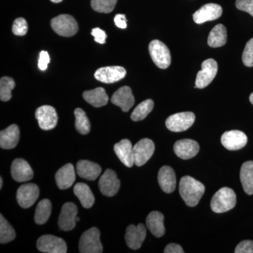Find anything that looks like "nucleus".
Masks as SVG:
<instances>
[{
    "label": "nucleus",
    "mask_w": 253,
    "mask_h": 253,
    "mask_svg": "<svg viewBox=\"0 0 253 253\" xmlns=\"http://www.w3.org/2000/svg\"><path fill=\"white\" fill-rule=\"evenodd\" d=\"M205 190L206 187L201 181L190 176H183L179 182V194L189 207H195L199 204Z\"/></svg>",
    "instance_id": "obj_1"
},
{
    "label": "nucleus",
    "mask_w": 253,
    "mask_h": 253,
    "mask_svg": "<svg viewBox=\"0 0 253 253\" xmlns=\"http://www.w3.org/2000/svg\"><path fill=\"white\" fill-rule=\"evenodd\" d=\"M236 204V196L234 190L223 187L213 196L211 207L214 212L223 213L232 210Z\"/></svg>",
    "instance_id": "obj_2"
},
{
    "label": "nucleus",
    "mask_w": 253,
    "mask_h": 253,
    "mask_svg": "<svg viewBox=\"0 0 253 253\" xmlns=\"http://www.w3.org/2000/svg\"><path fill=\"white\" fill-rule=\"evenodd\" d=\"M79 251L81 253H101L103 246L100 241V232L96 227L84 231L79 242Z\"/></svg>",
    "instance_id": "obj_3"
},
{
    "label": "nucleus",
    "mask_w": 253,
    "mask_h": 253,
    "mask_svg": "<svg viewBox=\"0 0 253 253\" xmlns=\"http://www.w3.org/2000/svg\"><path fill=\"white\" fill-rule=\"evenodd\" d=\"M51 26L56 34L66 38L75 36L78 31L76 19L68 14H61L52 18Z\"/></svg>",
    "instance_id": "obj_4"
},
{
    "label": "nucleus",
    "mask_w": 253,
    "mask_h": 253,
    "mask_svg": "<svg viewBox=\"0 0 253 253\" xmlns=\"http://www.w3.org/2000/svg\"><path fill=\"white\" fill-rule=\"evenodd\" d=\"M149 54L155 64L161 69H166L171 64V54L169 49L163 42L154 40L150 42Z\"/></svg>",
    "instance_id": "obj_5"
},
{
    "label": "nucleus",
    "mask_w": 253,
    "mask_h": 253,
    "mask_svg": "<svg viewBox=\"0 0 253 253\" xmlns=\"http://www.w3.org/2000/svg\"><path fill=\"white\" fill-rule=\"evenodd\" d=\"M196 116L192 112L175 113L166 120V126L169 130L174 132H181L187 130L193 126Z\"/></svg>",
    "instance_id": "obj_6"
},
{
    "label": "nucleus",
    "mask_w": 253,
    "mask_h": 253,
    "mask_svg": "<svg viewBox=\"0 0 253 253\" xmlns=\"http://www.w3.org/2000/svg\"><path fill=\"white\" fill-rule=\"evenodd\" d=\"M38 251L46 253H66L67 246L61 238L52 235H43L37 241Z\"/></svg>",
    "instance_id": "obj_7"
},
{
    "label": "nucleus",
    "mask_w": 253,
    "mask_h": 253,
    "mask_svg": "<svg viewBox=\"0 0 253 253\" xmlns=\"http://www.w3.org/2000/svg\"><path fill=\"white\" fill-rule=\"evenodd\" d=\"M202 70L198 73L196 79V88L204 89L209 85L214 78H215L218 71L217 61L212 59L206 60L201 65Z\"/></svg>",
    "instance_id": "obj_8"
},
{
    "label": "nucleus",
    "mask_w": 253,
    "mask_h": 253,
    "mask_svg": "<svg viewBox=\"0 0 253 253\" xmlns=\"http://www.w3.org/2000/svg\"><path fill=\"white\" fill-rule=\"evenodd\" d=\"M154 151V143L151 139L145 138L138 141L133 147L134 165L138 167L144 166L152 157Z\"/></svg>",
    "instance_id": "obj_9"
},
{
    "label": "nucleus",
    "mask_w": 253,
    "mask_h": 253,
    "mask_svg": "<svg viewBox=\"0 0 253 253\" xmlns=\"http://www.w3.org/2000/svg\"><path fill=\"white\" fill-rule=\"evenodd\" d=\"M36 118L43 130H51L57 125V113L54 107L48 105L42 106L36 110Z\"/></svg>",
    "instance_id": "obj_10"
},
{
    "label": "nucleus",
    "mask_w": 253,
    "mask_h": 253,
    "mask_svg": "<svg viewBox=\"0 0 253 253\" xmlns=\"http://www.w3.org/2000/svg\"><path fill=\"white\" fill-rule=\"evenodd\" d=\"M40 190L35 184H25L18 188L16 193V200L21 208L31 207L39 197Z\"/></svg>",
    "instance_id": "obj_11"
},
{
    "label": "nucleus",
    "mask_w": 253,
    "mask_h": 253,
    "mask_svg": "<svg viewBox=\"0 0 253 253\" xmlns=\"http://www.w3.org/2000/svg\"><path fill=\"white\" fill-rule=\"evenodd\" d=\"M121 181L117 174L112 169H106L104 174L100 177L99 188L101 194L108 197L115 196L120 189Z\"/></svg>",
    "instance_id": "obj_12"
},
{
    "label": "nucleus",
    "mask_w": 253,
    "mask_h": 253,
    "mask_svg": "<svg viewBox=\"0 0 253 253\" xmlns=\"http://www.w3.org/2000/svg\"><path fill=\"white\" fill-rule=\"evenodd\" d=\"M78 208L73 203H66L61 208L58 224L62 231H69L76 226Z\"/></svg>",
    "instance_id": "obj_13"
},
{
    "label": "nucleus",
    "mask_w": 253,
    "mask_h": 253,
    "mask_svg": "<svg viewBox=\"0 0 253 253\" xmlns=\"http://www.w3.org/2000/svg\"><path fill=\"white\" fill-rule=\"evenodd\" d=\"M126 70L122 66H107L100 68L94 73V78L101 83L111 84L126 77Z\"/></svg>",
    "instance_id": "obj_14"
},
{
    "label": "nucleus",
    "mask_w": 253,
    "mask_h": 253,
    "mask_svg": "<svg viewBox=\"0 0 253 253\" xmlns=\"http://www.w3.org/2000/svg\"><path fill=\"white\" fill-rule=\"evenodd\" d=\"M221 142L226 149L229 151H237L246 146L248 142V137L241 131H228L221 136Z\"/></svg>",
    "instance_id": "obj_15"
},
{
    "label": "nucleus",
    "mask_w": 253,
    "mask_h": 253,
    "mask_svg": "<svg viewBox=\"0 0 253 253\" xmlns=\"http://www.w3.org/2000/svg\"><path fill=\"white\" fill-rule=\"evenodd\" d=\"M223 10L220 5L210 3L205 4L200 8L193 15L194 22L197 24L207 22V21H214L217 19L222 14Z\"/></svg>",
    "instance_id": "obj_16"
},
{
    "label": "nucleus",
    "mask_w": 253,
    "mask_h": 253,
    "mask_svg": "<svg viewBox=\"0 0 253 253\" xmlns=\"http://www.w3.org/2000/svg\"><path fill=\"white\" fill-rule=\"evenodd\" d=\"M146 236V229L144 224L137 226L129 225L126 228V244L129 249L138 250L140 249Z\"/></svg>",
    "instance_id": "obj_17"
},
{
    "label": "nucleus",
    "mask_w": 253,
    "mask_h": 253,
    "mask_svg": "<svg viewBox=\"0 0 253 253\" xmlns=\"http://www.w3.org/2000/svg\"><path fill=\"white\" fill-rule=\"evenodd\" d=\"M112 104L119 106L123 112H128L134 104V96L131 88L128 86H122L113 94L111 99Z\"/></svg>",
    "instance_id": "obj_18"
},
{
    "label": "nucleus",
    "mask_w": 253,
    "mask_h": 253,
    "mask_svg": "<svg viewBox=\"0 0 253 253\" xmlns=\"http://www.w3.org/2000/svg\"><path fill=\"white\" fill-rule=\"evenodd\" d=\"M11 174L13 179L18 182H26L33 177V171L29 163L21 158L13 161L11 167Z\"/></svg>",
    "instance_id": "obj_19"
},
{
    "label": "nucleus",
    "mask_w": 253,
    "mask_h": 253,
    "mask_svg": "<svg viewBox=\"0 0 253 253\" xmlns=\"http://www.w3.org/2000/svg\"><path fill=\"white\" fill-rule=\"evenodd\" d=\"M199 144L192 139H181L174 145V151L181 159L189 160L195 157L199 153Z\"/></svg>",
    "instance_id": "obj_20"
},
{
    "label": "nucleus",
    "mask_w": 253,
    "mask_h": 253,
    "mask_svg": "<svg viewBox=\"0 0 253 253\" xmlns=\"http://www.w3.org/2000/svg\"><path fill=\"white\" fill-rule=\"evenodd\" d=\"M158 179L159 185L164 192L170 194L175 190L176 174L174 169L169 166H163L160 169Z\"/></svg>",
    "instance_id": "obj_21"
},
{
    "label": "nucleus",
    "mask_w": 253,
    "mask_h": 253,
    "mask_svg": "<svg viewBox=\"0 0 253 253\" xmlns=\"http://www.w3.org/2000/svg\"><path fill=\"white\" fill-rule=\"evenodd\" d=\"M55 180L60 189H67L73 185L76 180V170L71 163L60 168L55 175Z\"/></svg>",
    "instance_id": "obj_22"
},
{
    "label": "nucleus",
    "mask_w": 253,
    "mask_h": 253,
    "mask_svg": "<svg viewBox=\"0 0 253 253\" xmlns=\"http://www.w3.org/2000/svg\"><path fill=\"white\" fill-rule=\"evenodd\" d=\"M114 151L120 161L126 167L131 168L134 166V153L130 141L128 139H123L115 144Z\"/></svg>",
    "instance_id": "obj_23"
},
{
    "label": "nucleus",
    "mask_w": 253,
    "mask_h": 253,
    "mask_svg": "<svg viewBox=\"0 0 253 253\" xmlns=\"http://www.w3.org/2000/svg\"><path fill=\"white\" fill-rule=\"evenodd\" d=\"M19 139V128L16 125H11L0 132V147L3 149H14Z\"/></svg>",
    "instance_id": "obj_24"
},
{
    "label": "nucleus",
    "mask_w": 253,
    "mask_h": 253,
    "mask_svg": "<svg viewBox=\"0 0 253 253\" xmlns=\"http://www.w3.org/2000/svg\"><path fill=\"white\" fill-rule=\"evenodd\" d=\"M76 171L78 175L86 180L94 181L101 174V168L96 163L85 160L78 161Z\"/></svg>",
    "instance_id": "obj_25"
},
{
    "label": "nucleus",
    "mask_w": 253,
    "mask_h": 253,
    "mask_svg": "<svg viewBox=\"0 0 253 253\" xmlns=\"http://www.w3.org/2000/svg\"><path fill=\"white\" fill-rule=\"evenodd\" d=\"M146 226L151 234L157 238L162 237L166 233L164 216L158 211H153L146 218Z\"/></svg>",
    "instance_id": "obj_26"
},
{
    "label": "nucleus",
    "mask_w": 253,
    "mask_h": 253,
    "mask_svg": "<svg viewBox=\"0 0 253 253\" xmlns=\"http://www.w3.org/2000/svg\"><path fill=\"white\" fill-rule=\"evenodd\" d=\"M83 98L86 102L96 108L102 107L109 102V96L102 87L84 91L83 93Z\"/></svg>",
    "instance_id": "obj_27"
},
{
    "label": "nucleus",
    "mask_w": 253,
    "mask_h": 253,
    "mask_svg": "<svg viewBox=\"0 0 253 253\" xmlns=\"http://www.w3.org/2000/svg\"><path fill=\"white\" fill-rule=\"evenodd\" d=\"M240 179L243 189L248 195L253 194V161H247L242 165Z\"/></svg>",
    "instance_id": "obj_28"
},
{
    "label": "nucleus",
    "mask_w": 253,
    "mask_h": 253,
    "mask_svg": "<svg viewBox=\"0 0 253 253\" xmlns=\"http://www.w3.org/2000/svg\"><path fill=\"white\" fill-rule=\"evenodd\" d=\"M74 194L84 208H90L94 204V196L89 186L84 183H78L74 186Z\"/></svg>",
    "instance_id": "obj_29"
},
{
    "label": "nucleus",
    "mask_w": 253,
    "mask_h": 253,
    "mask_svg": "<svg viewBox=\"0 0 253 253\" xmlns=\"http://www.w3.org/2000/svg\"><path fill=\"white\" fill-rule=\"evenodd\" d=\"M227 41V33L225 26L217 24L212 28L208 38V45L217 48L224 46Z\"/></svg>",
    "instance_id": "obj_30"
},
{
    "label": "nucleus",
    "mask_w": 253,
    "mask_h": 253,
    "mask_svg": "<svg viewBox=\"0 0 253 253\" xmlns=\"http://www.w3.org/2000/svg\"><path fill=\"white\" fill-rule=\"evenodd\" d=\"M51 212V204L49 200L44 199L40 201L37 206L36 214H35V221L36 224H45L49 219Z\"/></svg>",
    "instance_id": "obj_31"
},
{
    "label": "nucleus",
    "mask_w": 253,
    "mask_h": 253,
    "mask_svg": "<svg viewBox=\"0 0 253 253\" xmlns=\"http://www.w3.org/2000/svg\"><path fill=\"white\" fill-rule=\"evenodd\" d=\"M154 107L153 100L147 99L140 103L134 110L131 115V119L133 121H141L147 117L148 115L152 111Z\"/></svg>",
    "instance_id": "obj_32"
},
{
    "label": "nucleus",
    "mask_w": 253,
    "mask_h": 253,
    "mask_svg": "<svg viewBox=\"0 0 253 253\" xmlns=\"http://www.w3.org/2000/svg\"><path fill=\"white\" fill-rule=\"evenodd\" d=\"M76 116V128L80 134L85 135L90 131V123L86 116L85 112L83 109L78 108L75 110Z\"/></svg>",
    "instance_id": "obj_33"
},
{
    "label": "nucleus",
    "mask_w": 253,
    "mask_h": 253,
    "mask_svg": "<svg viewBox=\"0 0 253 253\" xmlns=\"http://www.w3.org/2000/svg\"><path fill=\"white\" fill-rule=\"evenodd\" d=\"M16 237L14 228L8 222L2 214H0V243L1 244L11 242Z\"/></svg>",
    "instance_id": "obj_34"
},
{
    "label": "nucleus",
    "mask_w": 253,
    "mask_h": 253,
    "mask_svg": "<svg viewBox=\"0 0 253 253\" xmlns=\"http://www.w3.org/2000/svg\"><path fill=\"white\" fill-rule=\"evenodd\" d=\"M15 82L13 78L5 76L0 81V99L2 101H8L11 99V91L14 89Z\"/></svg>",
    "instance_id": "obj_35"
},
{
    "label": "nucleus",
    "mask_w": 253,
    "mask_h": 253,
    "mask_svg": "<svg viewBox=\"0 0 253 253\" xmlns=\"http://www.w3.org/2000/svg\"><path fill=\"white\" fill-rule=\"evenodd\" d=\"M118 0H91V6L95 11L109 14L114 9Z\"/></svg>",
    "instance_id": "obj_36"
},
{
    "label": "nucleus",
    "mask_w": 253,
    "mask_h": 253,
    "mask_svg": "<svg viewBox=\"0 0 253 253\" xmlns=\"http://www.w3.org/2000/svg\"><path fill=\"white\" fill-rule=\"evenodd\" d=\"M28 26L27 21L23 18H18L15 20L12 26V32L15 36H26L28 33Z\"/></svg>",
    "instance_id": "obj_37"
},
{
    "label": "nucleus",
    "mask_w": 253,
    "mask_h": 253,
    "mask_svg": "<svg viewBox=\"0 0 253 253\" xmlns=\"http://www.w3.org/2000/svg\"><path fill=\"white\" fill-rule=\"evenodd\" d=\"M243 63L247 67H253V38L245 46L242 55Z\"/></svg>",
    "instance_id": "obj_38"
},
{
    "label": "nucleus",
    "mask_w": 253,
    "mask_h": 253,
    "mask_svg": "<svg viewBox=\"0 0 253 253\" xmlns=\"http://www.w3.org/2000/svg\"><path fill=\"white\" fill-rule=\"evenodd\" d=\"M236 6L238 9L249 13L253 17V0H236Z\"/></svg>",
    "instance_id": "obj_39"
},
{
    "label": "nucleus",
    "mask_w": 253,
    "mask_h": 253,
    "mask_svg": "<svg viewBox=\"0 0 253 253\" xmlns=\"http://www.w3.org/2000/svg\"><path fill=\"white\" fill-rule=\"evenodd\" d=\"M235 253H253V241L246 240L236 246Z\"/></svg>",
    "instance_id": "obj_40"
},
{
    "label": "nucleus",
    "mask_w": 253,
    "mask_h": 253,
    "mask_svg": "<svg viewBox=\"0 0 253 253\" xmlns=\"http://www.w3.org/2000/svg\"><path fill=\"white\" fill-rule=\"evenodd\" d=\"M91 36H94V41L99 44H105L106 39L107 38L105 31L101 30V28H95L91 31Z\"/></svg>",
    "instance_id": "obj_41"
},
{
    "label": "nucleus",
    "mask_w": 253,
    "mask_h": 253,
    "mask_svg": "<svg viewBox=\"0 0 253 253\" xmlns=\"http://www.w3.org/2000/svg\"><path fill=\"white\" fill-rule=\"evenodd\" d=\"M50 62L49 55L47 51H42L40 53V58L38 60V67L41 71H45Z\"/></svg>",
    "instance_id": "obj_42"
},
{
    "label": "nucleus",
    "mask_w": 253,
    "mask_h": 253,
    "mask_svg": "<svg viewBox=\"0 0 253 253\" xmlns=\"http://www.w3.org/2000/svg\"><path fill=\"white\" fill-rule=\"evenodd\" d=\"M114 22L118 28L121 29H126L127 24H126V18L125 14H117L114 18Z\"/></svg>",
    "instance_id": "obj_43"
},
{
    "label": "nucleus",
    "mask_w": 253,
    "mask_h": 253,
    "mask_svg": "<svg viewBox=\"0 0 253 253\" xmlns=\"http://www.w3.org/2000/svg\"><path fill=\"white\" fill-rule=\"evenodd\" d=\"M165 253H183L184 250L179 245L176 244H169L166 246L164 250Z\"/></svg>",
    "instance_id": "obj_44"
},
{
    "label": "nucleus",
    "mask_w": 253,
    "mask_h": 253,
    "mask_svg": "<svg viewBox=\"0 0 253 253\" xmlns=\"http://www.w3.org/2000/svg\"><path fill=\"white\" fill-rule=\"evenodd\" d=\"M50 1H51V2L53 3H60L61 2V1H63V0H50Z\"/></svg>",
    "instance_id": "obj_45"
},
{
    "label": "nucleus",
    "mask_w": 253,
    "mask_h": 253,
    "mask_svg": "<svg viewBox=\"0 0 253 253\" xmlns=\"http://www.w3.org/2000/svg\"><path fill=\"white\" fill-rule=\"evenodd\" d=\"M250 101H251V104L253 105V93L250 96Z\"/></svg>",
    "instance_id": "obj_46"
},
{
    "label": "nucleus",
    "mask_w": 253,
    "mask_h": 253,
    "mask_svg": "<svg viewBox=\"0 0 253 253\" xmlns=\"http://www.w3.org/2000/svg\"><path fill=\"white\" fill-rule=\"evenodd\" d=\"M2 184H3V181H2V178H0V189H1L2 188Z\"/></svg>",
    "instance_id": "obj_47"
},
{
    "label": "nucleus",
    "mask_w": 253,
    "mask_h": 253,
    "mask_svg": "<svg viewBox=\"0 0 253 253\" xmlns=\"http://www.w3.org/2000/svg\"><path fill=\"white\" fill-rule=\"evenodd\" d=\"M80 221V218L77 217V218H76V221H77V222H78V221Z\"/></svg>",
    "instance_id": "obj_48"
}]
</instances>
